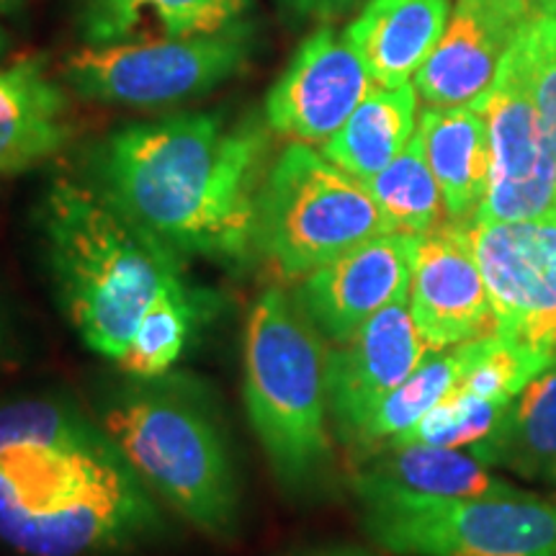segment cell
Segmentation results:
<instances>
[{"instance_id":"3","label":"cell","mask_w":556,"mask_h":556,"mask_svg":"<svg viewBox=\"0 0 556 556\" xmlns=\"http://www.w3.org/2000/svg\"><path fill=\"white\" fill-rule=\"evenodd\" d=\"M150 486L109 441L0 456V544L18 556H106L155 539Z\"/></svg>"},{"instance_id":"16","label":"cell","mask_w":556,"mask_h":556,"mask_svg":"<svg viewBox=\"0 0 556 556\" xmlns=\"http://www.w3.org/2000/svg\"><path fill=\"white\" fill-rule=\"evenodd\" d=\"M73 137L67 86L41 54L0 62V176L52 160Z\"/></svg>"},{"instance_id":"10","label":"cell","mask_w":556,"mask_h":556,"mask_svg":"<svg viewBox=\"0 0 556 556\" xmlns=\"http://www.w3.org/2000/svg\"><path fill=\"white\" fill-rule=\"evenodd\" d=\"M497 336L556 366V222H471Z\"/></svg>"},{"instance_id":"20","label":"cell","mask_w":556,"mask_h":556,"mask_svg":"<svg viewBox=\"0 0 556 556\" xmlns=\"http://www.w3.org/2000/svg\"><path fill=\"white\" fill-rule=\"evenodd\" d=\"M417 131L443 193L448 222L471 225L490 186L492 157L482 111L471 106H428L417 119Z\"/></svg>"},{"instance_id":"22","label":"cell","mask_w":556,"mask_h":556,"mask_svg":"<svg viewBox=\"0 0 556 556\" xmlns=\"http://www.w3.org/2000/svg\"><path fill=\"white\" fill-rule=\"evenodd\" d=\"M417 99L415 83L377 86L323 144V155L358 180L374 178L407 148L417 131Z\"/></svg>"},{"instance_id":"1","label":"cell","mask_w":556,"mask_h":556,"mask_svg":"<svg viewBox=\"0 0 556 556\" xmlns=\"http://www.w3.org/2000/svg\"><path fill=\"white\" fill-rule=\"evenodd\" d=\"M268 131L217 111L129 124L96 150V186L176 253L242 268L255 258Z\"/></svg>"},{"instance_id":"7","label":"cell","mask_w":556,"mask_h":556,"mask_svg":"<svg viewBox=\"0 0 556 556\" xmlns=\"http://www.w3.org/2000/svg\"><path fill=\"white\" fill-rule=\"evenodd\" d=\"M258 21L199 37L80 47L62 62V83L80 99L131 109H163L212 93L253 65Z\"/></svg>"},{"instance_id":"25","label":"cell","mask_w":556,"mask_h":556,"mask_svg":"<svg viewBox=\"0 0 556 556\" xmlns=\"http://www.w3.org/2000/svg\"><path fill=\"white\" fill-rule=\"evenodd\" d=\"M458 377H462V348L456 345L451 353L428 351L420 366L374 409V415L361 430L356 446L371 448L379 443L387 446L392 438L413 428L420 417H426L446 397L458 384Z\"/></svg>"},{"instance_id":"26","label":"cell","mask_w":556,"mask_h":556,"mask_svg":"<svg viewBox=\"0 0 556 556\" xmlns=\"http://www.w3.org/2000/svg\"><path fill=\"white\" fill-rule=\"evenodd\" d=\"M111 438L65 402L18 400L0 405V456L16 451H80Z\"/></svg>"},{"instance_id":"8","label":"cell","mask_w":556,"mask_h":556,"mask_svg":"<svg viewBox=\"0 0 556 556\" xmlns=\"http://www.w3.org/2000/svg\"><path fill=\"white\" fill-rule=\"evenodd\" d=\"M361 503L368 539L392 556H556V503L523 490L503 497Z\"/></svg>"},{"instance_id":"21","label":"cell","mask_w":556,"mask_h":556,"mask_svg":"<svg viewBox=\"0 0 556 556\" xmlns=\"http://www.w3.org/2000/svg\"><path fill=\"white\" fill-rule=\"evenodd\" d=\"M469 451L484 467L556 486V366L516 394L497 428Z\"/></svg>"},{"instance_id":"31","label":"cell","mask_w":556,"mask_h":556,"mask_svg":"<svg viewBox=\"0 0 556 556\" xmlns=\"http://www.w3.org/2000/svg\"><path fill=\"white\" fill-rule=\"evenodd\" d=\"M296 556H374V554H368L366 548H358V546H330V548H315V552H304Z\"/></svg>"},{"instance_id":"6","label":"cell","mask_w":556,"mask_h":556,"mask_svg":"<svg viewBox=\"0 0 556 556\" xmlns=\"http://www.w3.org/2000/svg\"><path fill=\"white\" fill-rule=\"evenodd\" d=\"M392 232L364 180L307 142L268 165L255 214V258L283 278H304L361 242Z\"/></svg>"},{"instance_id":"19","label":"cell","mask_w":556,"mask_h":556,"mask_svg":"<svg viewBox=\"0 0 556 556\" xmlns=\"http://www.w3.org/2000/svg\"><path fill=\"white\" fill-rule=\"evenodd\" d=\"M451 0H368L345 37L377 86L413 83L446 31Z\"/></svg>"},{"instance_id":"30","label":"cell","mask_w":556,"mask_h":556,"mask_svg":"<svg viewBox=\"0 0 556 556\" xmlns=\"http://www.w3.org/2000/svg\"><path fill=\"white\" fill-rule=\"evenodd\" d=\"M278 3H283L291 13H296L302 18L328 21L351 9L353 0H278Z\"/></svg>"},{"instance_id":"12","label":"cell","mask_w":556,"mask_h":556,"mask_svg":"<svg viewBox=\"0 0 556 556\" xmlns=\"http://www.w3.org/2000/svg\"><path fill=\"white\" fill-rule=\"evenodd\" d=\"M409 312L428 351H446L497 332V315L479 268L469 225L446 222L417 235Z\"/></svg>"},{"instance_id":"35","label":"cell","mask_w":556,"mask_h":556,"mask_svg":"<svg viewBox=\"0 0 556 556\" xmlns=\"http://www.w3.org/2000/svg\"><path fill=\"white\" fill-rule=\"evenodd\" d=\"M9 47H11V34L0 26V62H3L5 54H9Z\"/></svg>"},{"instance_id":"23","label":"cell","mask_w":556,"mask_h":556,"mask_svg":"<svg viewBox=\"0 0 556 556\" xmlns=\"http://www.w3.org/2000/svg\"><path fill=\"white\" fill-rule=\"evenodd\" d=\"M206 315V294L191 283L165 291L142 317L119 366L137 379L165 377L184 356Z\"/></svg>"},{"instance_id":"36","label":"cell","mask_w":556,"mask_h":556,"mask_svg":"<svg viewBox=\"0 0 556 556\" xmlns=\"http://www.w3.org/2000/svg\"><path fill=\"white\" fill-rule=\"evenodd\" d=\"M554 3H556V0H554Z\"/></svg>"},{"instance_id":"17","label":"cell","mask_w":556,"mask_h":556,"mask_svg":"<svg viewBox=\"0 0 556 556\" xmlns=\"http://www.w3.org/2000/svg\"><path fill=\"white\" fill-rule=\"evenodd\" d=\"M255 0H78L83 47L199 37L253 18Z\"/></svg>"},{"instance_id":"2","label":"cell","mask_w":556,"mask_h":556,"mask_svg":"<svg viewBox=\"0 0 556 556\" xmlns=\"http://www.w3.org/2000/svg\"><path fill=\"white\" fill-rule=\"evenodd\" d=\"M37 222L62 309L90 351L119 364L152 302L189 283L184 255L70 176L47 186Z\"/></svg>"},{"instance_id":"32","label":"cell","mask_w":556,"mask_h":556,"mask_svg":"<svg viewBox=\"0 0 556 556\" xmlns=\"http://www.w3.org/2000/svg\"><path fill=\"white\" fill-rule=\"evenodd\" d=\"M11 330H9V319H5V312L0 307V366L9 364L11 361Z\"/></svg>"},{"instance_id":"5","label":"cell","mask_w":556,"mask_h":556,"mask_svg":"<svg viewBox=\"0 0 556 556\" xmlns=\"http://www.w3.org/2000/svg\"><path fill=\"white\" fill-rule=\"evenodd\" d=\"M103 433L155 495L212 539L238 528L240 490L217 417L184 387L137 384L103 413Z\"/></svg>"},{"instance_id":"11","label":"cell","mask_w":556,"mask_h":556,"mask_svg":"<svg viewBox=\"0 0 556 556\" xmlns=\"http://www.w3.org/2000/svg\"><path fill=\"white\" fill-rule=\"evenodd\" d=\"M377 88L356 47L330 24L302 41L270 88L263 119L291 142L325 144Z\"/></svg>"},{"instance_id":"34","label":"cell","mask_w":556,"mask_h":556,"mask_svg":"<svg viewBox=\"0 0 556 556\" xmlns=\"http://www.w3.org/2000/svg\"><path fill=\"white\" fill-rule=\"evenodd\" d=\"M24 3L26 0H0V16H11V13H16Z\"/></svg>"},{"instance_id":"28","label":"cell","mask_w":556,"mask_h":556,"mask_svg":"<svg viewBox=\"0 0 556 556\" xmlns=\"http://www.w3.org/2000/svg\"><path fill=\"white\" fill-rule=\"evenodd\" d=\"M510 402L479 400L467 392H451L413 428L387 443V448L397 446H441V448H469L484 441L497 422L503 420Z\"/></svg>"},{"instance_id":"14","label":"cell","mask_w":556,"mask_h":556,"mask_svg":"<svg viewBox=\"0 0 556 556\" xmlns=\"http://www.w3.org/2000/svg\"><path fill=\"white\" fill-rule=\"evenodd\" d=\"M417 235L387 232L361 242L302 278L296 304L332 345L345 343L387 304L409 296Z\"/></svg>"},{"instance_id":"27","label":"cell","mask_w":556,"mask_h":556,"mask_svg":"<svg viewBox=\"0 0 556 556\" xmlns=\"http://www.w3.org/2000/svg\"><path fill=\"white\" fill-rule=\"evenodd\" d=\"M462 348V377L454 389L479 400L510 402L554 364L523 345L500 338L471 340Z\"/></svg>"},{"instance_id":"13","label":"cell","mask_w":556,"mask_h":556,"mask_svg":"<svg viewBox=\"0 0 556 556\" xmlns=\"http://www.w3.org/2000/svg\"><path fill=\"white\" fill-rule=\"evenodd\" d=\"M536 16L528 0H456L441 41L417 70V96L428 106L475 109Z\"/></svg>"},{"instance_id":"24","label":"cell","mask_w":556,"mask_h":556,"mask_svg":"<svg viewBox=\"0 0 556 556\" xmlns=\"http://www.w3.org/2000/svg\"><path fill=\"white\" fill-rule=\"evenodd\" d=\"M392 232L426 235L446 225V204L430 170L420 131H415L405 150L384 170L364 180Z\"/></svg>"},{"instance_id":"4","label":"cell","mask_w":556,"mask_h":556,"mask_svg":"<svg viewBox=\"0 0 556 556\" xmlns=\"http://www.w3.org/2000/svg\"><path fill=\"white\" fill-rule=\"evenodd\" d=\"M294 296L268 289L245 328V407L270 469L307 490L330 467L328 353Z\"/></svg>"},{"instance_id":"15","label":"cell","mask_w":556,"mask_h":556,"mask_svg":"<svg viewBox=\"0 0 556 556\" xmlns=\"http://www.w3.org/2000/svg\"><path fill=\"white\" fill-rule=\"evenodd\" d=\"M409 296L387 304L328 353V407L343 441L356 443L366 420L426 358Z\"/></svg>"},{"instance_id":"29","label":"cell","mask_w":556,"mask_h":556,"mask_svg":"<svg viewBox=\"0 0 556 556\" xmlns=\"http://www.w3.org/2000/svg\"><path fill=\"white\" fill-rule=\"evenodd\" d=\"M526 80L556 155V13H539L518 39Z\"/></svg>"},{"instance_id":"9","label":"cell","mask_w":556,"mask_h":556,"mask_svg":"<svg viewBox=\"0 0 556 556\" xmlns=\"http://www.w3.org/2000/svg\"><path fill=\"white\" fill-rule=\"evenodd\" d=\"M490 137V186L475 222H556V155L516 41L475 106Z\"/></svg>"},{"instance_id":"33","label":"cell","mask_w":556,"mask_h":556,"mask_svg":"<svg viewBox=\"0 0 556 556\" xmlns=\"http://www.w3.org/2000/svg\"><path fill=\"white\" fill-rule=\"evenodd\" d=\"M528 5L536 13H556L554 0H528Z\"/></svg>"},{"instance_id":"18","label":"cell","mask_w":556,"mask_h":556,"mask_svg":"<svg viewBox=\"0 0 556 556\" xmlns=\"http://www.w3.org/2000/svg\"><path fill=\"white\" fill-rule=\"evenodd\" d=\"M358 500L415 497V500H471L518 495L516 486L490 475L471 451L441 446L389 448L353 477Z\"/></svg>"}]
</instances>
